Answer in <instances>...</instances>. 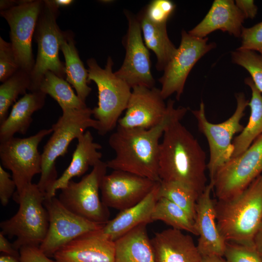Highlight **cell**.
<instances>
[{
	"mask_svg": "<svg viewBox=\"0 0 262 262\" xmlns=\"http://www.w3.org/2000/svg\"><path fill=\"white\" fill-rule=\"evenodd\" d=\"M175 101L169 99L164 120L149 129H127L117 126L109 138L115 157L106 162L107 167L129 172L156 182L159 175V140L172 122L181 121L188 109L174 107Z\"/></svg>",
	"mask_w": 262,
	"mask_h": 262,
	"instance_id": "6da1fadb",
	"label": "cell"
},
{
	"mask_svg": "<svg viewBox=\"0 0 262 262\" xmlns=\"http://www.w3.org/2000/svg\"><path fill=\"white\" fill-rule=\"evenodd\" d=\"M160 144L161 180L184 184L201 194L206 188V153L197 139L180 121L171 123Z\"/></svg>",
	"mask_w": 262,
	"mask_h": 262,
	"instance_id": "7a4b0ae2",
	"label": "cell"
},
{
	"mask_svg": "<svg viewBox=\"0 0 262 262\" xmlns=\"http://www.w3.org/2000/svg\"><path fill=\"white\" fill-rule=\"evenodd\" d=\"M219 231L227 242L252 246L262 222V174L244 191L228 200H214Z\"/></svg>",
	"mask_w": 262,
	"mask_h": 262,
	"instance_id": "3957f363",
	"label": "cell"
},
{
	"mask_svg": "<svg viewBox=\"0 0 262 262\" xmlns=\"http://www.w3.org/2000/svg\"><path fill=\"white\" fill-rule=\"evenodd\" d=\"M62 112L52 125V134L41 153V173L37 185L45 196L49 194L58 178L55 166L57 158L64 156L71 142L78 139L87 129L92 128L97 131L98 127V122L91 117L92 109L88 107Z\"/></svg>",
	"mask_w": 262,
	"mask_h": 262,
	"instance_id": "277c9868",
	"label": "cell"
},
{
	"mask_svg": "<svg viewBox=\"0 0 262 262\" xmlns=\"http://www.w3.org/2000/svg\"><path fill=\"white\" fill-rule=\"evenodd\" d=\"M13 196L19 204V209L11 218L0 223L1 232L16 237L13 246L18 251L24 246H39L49 225L48 213L44 205L45 194L37 184L32 183Z\"/></svg>",
	"mask_w": 262,
	"mask_h": 262,
	"instance_id": "5b68a950",
	"label": "cell"
},
{
	"mask_svg": "<svg viewBox=\"0 0 262 262\" xmlns=\"http://www.w3.org/2000/svg\"><path fill=\"white\" fill-rule=\"evenodd\" d=\"M87 64L88 81L94 82L98 90V106L92 109L93 115L98 122V133L105 135L115 129L126 111L132 89L113 71L111 57H108L104 68L93 58L87 60Z\"/></svg>",
	"mask_w": 262,
	"mask_h": 262,
	"instance_id": "8992f818",
	"label": "cell"
},
{
	"mask_svg": "<svg viewBox=\"0 0 262 262\" xmlns=\"http://www.w3.org/2000/svg\"><path fill=\"white\" fill-rule=\"evenodd\" d=\"M58 7L53 0H43V4L36 25L34 37L37 44L36 59L30 73V92L39 90L40 84L48 71L63 78L65 66L59 57L64 33L57 23Z\"/></svg>",
	"mask_w": 262,
	"mask_h": 262,
	"instance_id": "52a82bcc",
	"label": "cell"
},
{
	"mask_svg": "<svg viewBox=\"0 0 262 262\" xmlns=\"http://www.w3.org/2000/svg\"><path fill=\"white\" fill-rule=\"evenodd\" d=\"M235 97L237 105L234 113L220 123L213 124L208 120L203 102L200 103L198 110L191 111L196 120L199 131L206 137L209 145L210 159L207 168L210 180L218 168L231 158L234 149L233 136L241 132L244 128L240 121L245 115L249 101L242 92L237 94Z\"/></svg>",
	"mask_w": 262,
	"mask_h": 262,
	"instance_id": "ba28073f",
	"label": "cell"
},
{
	"mask_svg": "<svg viewBox=\"0 0 262 262\" xmlns=\"http://www.w3.org/2000/svg\"><path fill=\"white\" fill-rule=\"evenodd\" d=\"M262 174V135L220 167L210 181L217 200H225L241 194Z\"/></svg>",
	"mask_w": 262,
	"mask_h": 262,
	"instance_id": "9c48e42d",
	"label": "cell"
},
{
	"mask_svg": "<svg viewBox=\"0 0 262 262\" xmlns=\"http://www.w3.org/2000/svg\"><path fill=\"white\" fill-rule=\"evenodd\" d=\"M106 162L100 161L79 182L71 180L61 189L59 200L68 210L91 221L105 224L109 212L100 200L99 190L106 174Z\"/></svg>",
	"mask_w": 262,
	"mask_h": 262,
	"instance_id": "30bf717a",
	"label": "cell"
},
{
	"mask_svg": "<svg viewBox=\"0 0 262 262\" xmlns=\"http://www.w3.org/2000/svg\"><path fill=\"white\" fill-rule=\"evenodd\" d=\"M51 128L42 129L26 138L12 137L0 142V159L2 167L10 170L19 194L32 183L33 177L41 173L42 157L38 146L43 138L52 133Z\"/></svg>",
	"mask_w": 262,
	"mask_h": 262,
	"instance_id": "8fae6325",
	"label": "cell"
},
{
	"mask_svg": "<svg viewBox=\"0 0 262 262\" xmlns=\"http://www.w3.org/2000/svg\"><path fill=\"white\" fill-rule=\"evenodd\" d=\"M44 205L49 220L46 236L39 246L47 256H53L60 248L76 238L100 229L105 224L91 221L68 210L55 196L45 198Z\"/></svg>",
	"mask_w": 262,
	"mask_h": 262,
	"instance_id": "7c38bea8",
	"label": "cell"
},
{
	"mask_svg": "<svg viewBox=\"0 0 262 262\" xmlns=\"http://www.w3.org/2000/svg\"><path fill=\"white\" fill-rule=\"evenodd\" d=\"M43 4V0H20L0 12L10 27L11 43L20 68L30 73L35 64L32 41Z\"/></svg>",
	"mask_w": 262,
	"mask_h": 262,
	"instance_id": "4fadbf2b",
	"label": "cell"
},
{
	"mask_svg": "<svg viewBox=\"0 0 262 262\" xmlns=\"http://www.w3.org/2000/svg\"><path fill=\"white\" fill-rule=\"evenodd\" d=\"M180 45L174 56L159 79L161 95L164 99L176 93L179 100L183 93L187 78L196 63L213 49L214 43H208V38L193 36L183 30Z\"/></svg>",
	"mask_w": 262,
	"mask_h": 262,
	"instance_id": "5bb4252c",
	"label": "cell"
},
{
	"mask_svg": "<svg viewBox=\"0 0 262 262\" xmlns=\"http://www.w3.org/2000/svg\"><path fill=\"white\" fill-rule=\"evenodd\" d=\"M125 14L128 21L127 33L123 39L125 56L122 66L115 73L131 89L135 86L155 87L150 54L143 40L139 20L128 11L126 10Z\"/></svg>",
	"mask_w": 262,
	"mask_h": 262,
	"instance_id": "9a60e30c",
	"label": "cell"
},
{
	"mask_svg": "<svg viewBox=\"0 0 262 262\" xmlns=\"http://www.w3.org/2000/svg\"><path fill=\"white\" fill-rule=\"evenodd\" d=\"M157 182L129 172L114 170L102 180L101 200L106 207L121 211L142 201Z\"/></svg>",
	"mask_w": 262,
	"mask_h": 262,
	"instance_id": "2e32d148",
	"label": "cell"
},
{
	"mask_svg": "<svg viewBox=\"0 0 262 262\" xmlns=\"http://www.w3.org/2000/svg\"><path fill=\"white\" fill-rule=\"evenodd\" d=\"M160 89L135 86L131 94L124 116L117 126L127 129H149L160 124L167 113Z\"/></svg>",
	"mask_w": 262,
	"mask_h": 262,
	"instance_id": "e0dca14e",
	"label": "cell"
},
{
	"mask_svg": "<svg viewBox=\"0 0 262 262\" xmlns=\"http://www.w3.org/2000/svg\"><path fill=\"white\" fill-rule=\"evenodd\" d=\"M213 183L210 182L200 195L196 205L195 224L199 236L197 245L202 257H223L226 243L217 224L214 200L211 196Z\"/></svg>",
	"mask_w": 262,
	"mask_h": 262,
	"instance_id": "ac0fdd59",
	"label": "cell"
},
{
	"mask_svg": "<svg viewBox=\"0 0 262 262\" xmlns=\"http://www.w3.org/2000/svg\"><path fill=\"white\" fill-rule=\"evenodd\" d=\"M85 233L57 250L55 262H115V242L99 230Z\"/></svg>",
	"mask_w": 262,
	"mask_h": 262,
	"instance_id": "d6986e66",
	"label": "cell"
},
{
	"mask_svg": "<svg viewBox=\"0 0 262 262\" xmlns=\"http://www.w3.org/2000/svg\"><path fill=\"white\" fill-rule=\"evenodd\" d=\"M156 262H202L193 238L173 228L156 232L150 240Z\"/></svg>",
	"mask_w": 262,
	"mask_h": 262,
	"instance_id": "ffe728a7",
	"label": "cell"
},
{
	"mask_svg": "<svg viewBox=\"0 0 262 262\" xmlns=\"http://www.w3.org/2000/svg\"><path fill=\"white\" fill-rule=\"evenodd\" d=\"M245 19L233 0H215L204 18L188 33L203 38L213 32L221 30L239 37Z\"/></svg>",
	"mask_w": 262,
	"mask_h": 262,
	"instance_id": "44dd1931",
	"label": "cell"
},
{
	"mask_svg": "<svg viewBox=\"0 0 262 262\" xmlns=\"http://www.w3.org/2000/svg\"><path fill=\"white\" fill-rule=\"evenodd\" d=\"M160 182L142 201L120 211L116 217L109 220L99 230L100 233L108 239L115 241L138 226L153 222L152 213L158 199Z\"/></svg>",
	"mask_w": 262,
	"mask_h": 262,
	"instance_id": "7402d4cb",
	"label": "cell"
},
{
	"mask_svg": "<svg viewBox=\"0 0 262 262\" xmlns=\"http://www.w3.org/2000/svg\"><path fill=\"white\" fill-rule=\"evenodd\" d=\"M77 140L78 144L69 165L55 181L45 198L55 196L56 191L64 188L73 178L82 175L90 166L93 167L101 161L102 153L98 151L101 146L94 141L89 131H86Z\"/></svg>",
	"mask_w": 262,
	"mask_h": 262,
	"instance_id": "603a6c76",
	"label": "cell"
},
{
	"mask_svg": "<svg viewBox=\"0 0 262 262\" xmlns=\"http://www.w3.org/2000/svg\"><path fill=\"white\" fill-rule=\"evenodd\" d=\"M46 95L40 90L26 93L13 106L10 113L0 125V142L14 137L16 133H26L32 116L42 109Z\"/></svg>",
	"mask_w": 262,
	"mask_h": 262,
	"instance_id": "cb8c5ba5",
	"label": "cell"
},
{
	"mask_svg": "<svg viewBox=\"0 0 262 262\" xmlns=\"http://www.w3.org/2000/svg\"><path fill=\"white\" fill-rule=\"evenodd\" d=\"M146 224H141L115 242V262H156Z\"/></svg>",
	"mask_w": 262,
	"mask_h": 262,
	"instance_id": "d4e9b609",
	"label": "cell"
},
{
	"mask_svg": "<svg viewBox=\"0 0 262 262\" xmlns=\"http://www.w3.org/2000/svg\"><path fill=\"white\" fill-rule=\"evenodd\" d=\"M137 17L145 44L156 55V68L159 71H164L177 50L168 36L166 24H156L150 22L142 11Z\"/></svg>",
	"mask_w": 262,
	"mask_h": 262,
	"instance_id": "484cf974",
	"label": "cell"
},
{
	"mask_svg": "<svg viewBox=\"0 0 262 262\" xmlns=\"http://www.w3.org/2000/svg\"><path fill=\"white\" fill-rule=\"evenodd\" d=\"M60 49L65 59L66 81L75 88L78 97L85 102L92 89L88 85V69L80 58L71 32H65Z\"/></svg>",
	"mask_w": 262,
	"mask_h": 262,
	"instance_id": "4316f807",
	"label": "cell"
},
{
	"mask_svg": "<svg viewBox=\"0 0 262 262\" xmlns=\"http://www.w3.org/2000/svg\"><path fill=\"white\" fill-rule=\"evenodd\" d=\"M245 82L251 91V98L248 104L250 114L247 125L232 142L234 149L231 158L243 153L262 135V93L256 86L251 77L246 78Z\"/></svg>",
	"mask_w": 262,
	"mask_h": 262,
	"instance_id": "83f0119b",
	"label": "cell"
},
{
	"mask_svg": "<svg viewBox=\"0 0 262 262\" xmlns=\"http://www.w3.org/2000/svg\"><path fill=\"white\" fill-rule=\"evenodd\" d=\"M39 90L55 100L62 112L87 108L73 91L69 83L51 71L47 72L40 84Z\"/></svg>",
	"mask_w": 262,
	"mask_h": 262,
	"instance_id": "f1b7e54d",
	"label": "cell"
},
{
	"mask_svg": "<svg viewBox=\"0 0 262 262\" xmlns=\"http://www.w3.org/2000/svg\"><path fill=\"white\" fill-rule=\"evenodd\" d=\"M152 221L160 220L172 228L197 235L195 221L180 207L164 197H159L154 208Z\"/></svg>",
	"mask_w": 262,
	"mask_h": 262,
	"instance_id": "f546056e",
	"label": "cell"
},
{
	"mask_svg": "<svg viewBox=\"0 0 262 262\" xmlns=\"http://www.w3.org/2000/svg\"><path fill=\"white\" fill-rule=\"evenodd\" d=\"M30 73L19 69L0 86V124L8 116L9 107L20 95L30 91Z\"/></svg>",
	"mask_w": 262,
	"mask_h": 262,
	"instance_id": "4dcf8cb0",
	"label": "cell"
},
{
	"mask_svg": "<svg viewBox=\"0 0 262 262\" xmlns=\"http://www.w3.org/2000/svg\"><path fill=\"white\" fill-rule=\"evenodd\" d=\"M199 196L196 191L181 183L163 180L160 182L158 198L164 197L171 201L184 210L194 221Z\"/></svg>",
	"mask_w": 262,
	"mask_h": 262,
	"instance_id": "1f68e13d",
	"label": "cell"
},
{
	"mask_svg": "<svg viewBox=\"0 0 262 262\" xmlns=\"http://www.w3.org/2000/svg\"><path fill=\"white\" fill-rule=\"evenodd\" d=\"M232 62L246 69L262 93V55L256 51L237 49L231 53Z\"/></svg>",
	"mask_w": 262,
	"mask_h": 262,
	"instance_id": "d6a6232c",
	"label": "cell"
},
{
	"mask_svg": "<svg viewBox=\"0 0 262 262\" xmlns=\"http://www.w3.org/2000/svg\"><path fill=\"white\" fill-rule=\"evenodd\" d=\"M20 66L11 42L0 37V81L5 82L13 75Z\"/></svg>",
	"mask_w": 262,
	"mask_h": 262,
	"instance_id": "836d02e7",
	"label": "cell"
},
{
	"mask_svg": "<svg viewBox=\"0 0 262 262\" xmlns=\"http://www.w3.org/2000/svg\"><path fill=\"white\" fill-rule=\"evenodd\" d=\"M175 7L174 3L170 0H153L142 12L150 22L156 24H166Z\"/></svg>",
	"mask_w": 262,
	"mask_h": 262,
	"instance_id": "e575fe53",
	"label": "cell"
},
{
	"mask_svg": "<svg viewBox=\"0 0 262 262\" xmlns=\"http://www.w3.org/2000/svg\"><path fill=\"white\" fill-rule=\"evenodd\" d=\"M224 256L229 262H262L253 246L227 242Z\"/></svg>",
	"mask_w": 262,
	"mask_h": 262,
	"instance_id": "d590c367",
	"label": "cell"
},
{
	"mask_svg": "<svg viewBox=\"0 0 262 262\" xmlns=\"http://www.w3.org/2000/svg\"><path fill=\"white\" fill-rule=\"evenodd\" d=\"M239 49L258 51L262 55V21L250 28L243 27Z\"/></svg>",
	"mask_w": 262,
	"mask_h": 262,
	"instance_id": "8d00e7d4",
	"label": "cell"
},
{
	"mask_svg": "<svg viewBox=\"0 0 262 262\" xmlns=\"http://www.w3.org/2000/svg\"><path fill=\"white\" fill-rule=\"evenodd\" d=\"M16 189L15 182L11 175L0 165V200L2 206L8 204Z\"/></svg>",
	"mask_w": 262,
	"mask_h": 262,
	"instance_id": "74e56055",
	"label": "cell"
},
{
	"mask_svg": "<svg viewBox=\"0 0 262 262\" xmlns=\"http://www.w3.org/2000/svg\"><path fill=\"white\" fill-rule=\"evenodd\" d=\"M19 262H55L36 246H24L19 250Z\"/></svg>",
	"mask_w": 262,
	"mask_h": 262,
	"instance_id": "f35d334b",
	"label": "cell"
},
{
	"mask_svg": "<svg viewBox=\"0 0 262 262\" xmlns=\"http://www.w3.org/2000/svg\"><path fill=\"white\" fill-rule=\"evenodd\" d=\"M235 4L243 14L245 19H252L257 14L258 8L253 0H236Z\"/></svg>",
	"mask_w": 262,
	"mask_h": 262,
	"instance_id": "ab89813d",
	"label": "cell"
},
{
	"mask_svg": "<svg viewBox=\"0 0 262 262\" xmlns=\"http://www.w3.org/2000/svg\"><path fill=\"white\" fill-rule=\"evenodd\" d=\"M0 251L5 254L19 257V252L14 248L1 232L0 233Z\"/></svg>",
	"mask_w": 262,
	"mask_h": 262,
	"instance_id": "60d3db41",
	"label": "cell"
},
{
	"mask_svg": "<svg viewBox=\"0 0 262 262\" xmlns=\"http://www.w3.org/2000/svg\"><path fill=\"white\" fill-rule=\"evenodd\" d=\"M253 246L256 251L262 259V222L254 236Z\"/></svg>",
	"mask_w": 262,
	"mask_h": 262,
	"instance_id": "b9f144b4",
	"label": "cell"
},
{
	"mask_svg": "<svg viewBox=\"0 0 262 262\" xmlns=\"http://www.w3.org/2000/svg\"><path fill=\"white\" fill-rule=\"evenodd\" d=\"M20 0H0V10H4L10 8L17 5Z\"/></svg>",
	"mask_w": 262,
	"mask_h": 262,
	"instance_id": "7bdbcfd3",
	"label": "cell"
},
{
	"mask_svg": "<svg viewBox=\"0 0 262 262\" xmlns=\"http://www.w3.org/2000/svg\"><path fill=\"white\" fill-rule=\"evenodd\" d=\"M202 262H229L226 259L221 256L202 257Z\"/></svg>",
	"mask_w": 262,
	"mask_h": 262,
	"instance_id": "ee69618b",
	"label": "cell"
},
{
	"mask_svg": "<svg viewBox=\"0 0 262 262\" xmlns=\"http://www.w3.org/2000/svg\"><path fill=\"white\" fill-rule=\"evenodd\" d=\"M0 262H19V257L4 254L0 256Z\"/></svg>",
	"mask_w": 262,
	"mask_h": 262,
	"instance_id": "f6af8a7d",
	"label": "cell"
},
{
	"mask_svg": "<svg viewBox=\"0 0 262 262\" xmlns=\"http://www.w3.org/2000/svg\"><path fill=\"white\" fill-rule=\"evenodd\" d=\"M54 4L59 8L60 7L67 6L72 4L73 0H54Z\"/></svg>",
	"mask_w": 262,
	"mask_h": 262,
	"instance_id": "bcb514c9",
	"label": "cell"
}]
</instances>
